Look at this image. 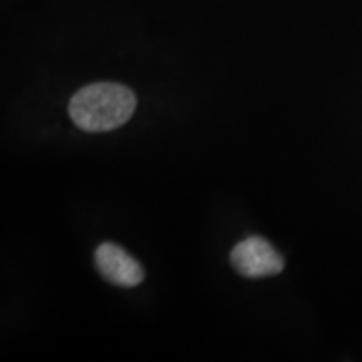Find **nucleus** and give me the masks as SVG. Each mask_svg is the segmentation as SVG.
<instances>
[{"instance_id":"7ed1b4c3","label":"nucleus","mask_w":362,"mask_h":362,"mask_svg":"<svg viewBox=\"0 0 362 362\" xmlns=\"http://www.w3.org/2000/svg\"><path fill=\"white\" fill-rule=\"evenodd\" d=\"M94 265L106 282L117 287H136L144 280L141 264L116 243H101L94 252Z\"/></svg>"},{"instance_id":"f257e3e1","label":"nucleus","mask_w":362,"mask_h":362,"mask_svg":"<svg viewBox=\"0 0 362 362\" xmlns=\"http://www.w3.org/2000/svg\"><path fill=\"white\" fill-rule=\"evenodd\" d=\"M136 96L116 83H96L81 88L69 103L72 123L88 133H104L128 123L136 110Z\"/></svg>"},{"instance_id":"f03ea898","label":"nucleus","mask_w":362,"mask_h":362,"mask_svg":"<svg viewBox=\"0 0 362 362\" xmlns=\"http://www.w3.org/2000/svg\"><path fill=\"white\" fill-rule=\"evenodd\" d=\"M230 264L242 277L264 279L277 275L284 270V257L275 250L269 240L253 235L233 247Z\"/></svg>"}]
</instances>
